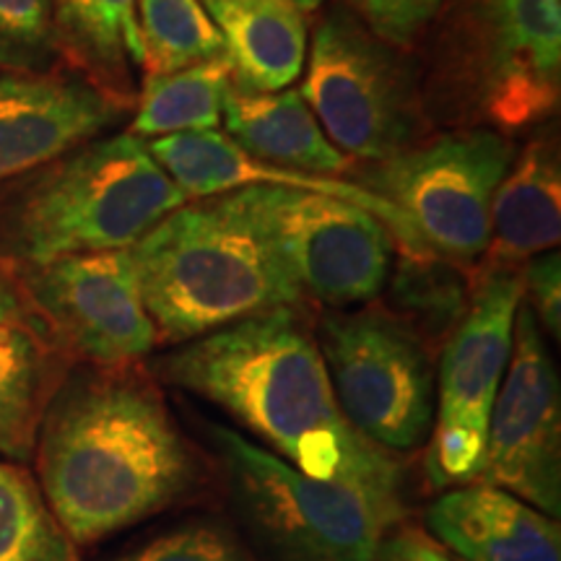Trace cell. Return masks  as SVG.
I'll return each instance as SVG.
<instances>
[{
    "label": "cell",
    "instance_id": "1",
    "mask_svg": "<svg viewBox=\"0 0 561 561\" xmlns=\"http://www.w3.org/2000/svg\"><path fill=\"white\" fill-rule=\"evenodd\" d=\"M37 483L73 543H96L170 510L198 483L149 367L73 364L42 416Z\"/></svg>",
    "mask_w": 561,
    "mask_h": 561
},
{
    "label": "cell",
    "instance_id": "2",
    "mask_svg": "<svg viewBox=\"0 0 561 561\" xmlns=\"http://www.w3.org/2000/svg\"><path fill=\"white\" fill-rule=\"evenodd\" d=\"M149 371L227 411L257 445L310 479H401L398 462L343 419L305 307L180 343L153 356Z\"/></svg>",
    "mask_w": 561,
    "mask_h": 561
},
{
    "label": "cell",
    "instance_id": "3",
    "mask_svg": "<svg viewBox=\"0 0 561 561\" xmlns=\"http://www.w3.org/2000/svg\"><path fill=\"white\" fill-rule=\"evenodd\" d=\"M187 201L144 138L107 133L0 185V261L133 248Z\"/></svg>",
    "mask_w": 561,
    "mask_h": 561
},
{
    "label": "cell",
    "instance_id": "4",
    "mask_svg": "<svg viewBox=\"0 0 561 561\" xmlns=\"http://www.w3.org/2000/svg\"><path fill=\"white\" fill-rule=\"evenodd\" d=\"M430 117L515 136L549 123L561 94V0H442Z\"/></svg>",
    "mask_w": 561,
    "mask_h": 561
},
{
    "label": "cell",
    "instance_id": "5",
    "mask_svg": "<svg viewBox=\"0 0 561 561\" xmlns=\"http://www.w3.org/2000/svg\"><path fill=\"white\" fill-rule=\"evenodd\" d=\"M159 343H180L284 307H310L261 237L224 201H187L130 248Z\"/></svg>",
    "mask_w": 561,
    "mask_h": 561
},
{
    "label": "cell",
    "instance_id": "6",
    "mask_svg": "<svg viewBox=\"0 0 561 561\" xmlns=\"http://www.w3.org/2000/svg\"><path fill=\"white\" fill-rule=\"evenodd\" d=\"M244 528L268 561H380L403 517L401 479H310L224 424H206Z\"/></svg>",
    "mask_w": 561,
    "mask_h": 561
},
{
    "label": "cell",
    "instance_id": "7",
    "mask_svg": "<svg viewBox=\"0 0 561 561\" xmlns=\"http://www.w3.org/2000/svg\"><path fill=\"white\" fill-rule=\"evenodd\" d=\"M305 66L301 96L346 157L375 164L430 136L421 66L346 3L322 13Z\"/></svg>",
    "mask_w": 561,
    "mask_h": 561
},
{
    "label": "cell",
    "instance_id": "8",
    "mask_svg": "<svg viewBox=\"0 0 561 561\" xmlns=\"http://www.w3.org/2000/svg\"><path fill=\"white\" fill-rule=\"evenodd\" d=\"M224 201L261 237L307 305L354 310L388 289L396 237L371 210L273 185L237 187Z\"/></svg>",
    "mask_w": 561,
    "mask_h": 561
},
{
    "label": "cell",
    "instance_id": "9",
    "mask_svg": "<svg viewBox=\"0 0 561 561\" xmlns=\"http://www.w3.org/2000/svg\"><path fill=\"white\" fill-rule=\"evenodd\" d=\"M515 153L500 130L458 128L375 161L354 182L401 210L426 252L473 271L489 250L491 198Z\"/></svg>",
    "mask_w": 561,
    "mask_h": 561
},
{
    "label": "cell",
    "instance_id": "10",
    "mask_svg": "<svg viewBox=\"0 0 561 561\" xmlns=\"http://www.w3.org/2000/svg\"><path fill=\"white\" fill-rule=\"evenodd\" d=\"M314 335L351 430L385 453L426 445L437 369L419 335L371 305L322 314Z\"/></svg>",
    "mask_w": 561,
    "mask_h": 561
},
{
    "label": "cell",
    "instance_id": "11",
    "mask_svg": "<svg viewBox=\"0 0 561 561\" xmlns=\"http://www.w3.org/2000/svg\"><path fill=\"white\" fill-rule=\"evenodd\" d=\"M520 301V268L476 265L466 314L447 335L434 377V424L426 439V471L434 486H460L479 473Z\"/></svg>",
    "mask_w": 561,
    "mask_h": 561
},
{
    "label": "cell",
    "instance_id": "12",
    "mask_svg": "<svg viewBox=\"0 0 561 561\" xmlns=\"http://www.w3.org/2000/svg\"><path fill=\"white\" fill-rule=\"evenodd\" d=\"M13 271L73 364L125 367L159 346L130 248Z\"/></svg>",
    "mask_w": 561,
    "mask_h": 561
},
{
    "label": "cell",
    "instance_id": "13",
    "mask_svg": "<svg viewBox=\"0 0 561 561\" xmlns=\"http://www.w3.org/2000/svg\"><path fill=\"white\" fill-rule=\"evenodd\" d=\"M473 481L561 515V385L536 314L520 301L512 356L491 405L486 445Z\"/></svg>",
    "mask_w": 561,
    "mask_h": 561
},
{
    "label": "cell",
    "instance_id": "14",
    "mask_svg": "<svg viewBox=\"0 0 561 561\" xmlns=\"http://www.w3.org/2000/svg\"><path fill=\"white\" fill-rule=\"evenodd\" d=\"M125 104L81 76H0V185L60 153L107 136L125 121Z\"/></svg>",
    "mask_w": 561,
    "mask_h": 561
},
{
    "label": "cell",
    "instance_id": "15",
    "mask_svg": "<svg viewBox=\"0 0 561 561\" xmlns=\"http://www.w3.org/2000/svg\"><path fill=\"white\" fill-rule=\"evenodd\" d=\"M151 157L159 167L174 180V185L191 201L216 198L237 187L248 185H273L294 187V191H312L322 195H333L354 206L367 208L380 216L390 234L396 237V248L403 252H426L413 234L411 224L396 206L382 201L359 182L341 178H318V174L294 172L286 167L265 164V161L244 153L240 146L221 130H193L174 133V136L151 138Z\"/></svg>",
    "mask_w": 561,
    "mask_h": 561
},
{
    "label": "cell",
    "instance_id": "16",
    "mask_svg": "<svg viewBox=\"0 0 561 561\" xmlns=\"http://www.w3.org/2000/svg\"><path fill=\"white\" fill-rule=\"evenodd\" d=\"M73 359L13 271L0 261V458L32 460L47 405Z\"/></svg>",
    "mask_w": 561,
    "mask_h": 561
},
{
    "label": "cell",
    "instance_id": "17",
    "mask_svg": "<svg viewBox=\"0 0 561 561\" xmlns=\"http://www.w3.org/2000/svg\"><path fill=\"white\" fill-rule=\"evenodd\" d=\"M424 525L462 561H561L557 517L483 481L445 491L430 504Z\"/></svg>",
    "mask_w": 561,
    "mask_h": 561
},
{
    "label": "cell",
    "instance_id": "18",
    "mask_svg": "<svg viewBox=\"0 0 561 561\" xmlns=\"http://www.w3.org/2000/svg\"><path fill=\"white\" fill-rule=\"evenodd\" d=\"M561 237V159L557 136L541 133L517 149L491 198V237L483 265L520 268L557 250Z\"/></svg>",
    "mask_w": 561,
    "mask_h": 561
},
{
    "label": "cell",
    "instance_id": "19",
    "mask_svg": "<svg viewBox=\"0 0 561 561\" xmlns=\"http://www.w3.org/2000/svg\"><path fill=\"white\" fill-rule=\"evenodd\" d=\"M221 123L244 153L265 164L318 178H339L348 170V157L331 144L299 89L250 91L229 83Z\"/></svg>",
    "mask_w": 561,
    "mask_h": 561
},
{
    "label": "cell",
    "instance_id": "20",
    "mask_svg": "<svg viewBox=\"0 0 561 561\" xmlns=\"http://www.w3.org/2000/svg\"><path fill=\"white\" fill-rule=\"evenodd\" d=\"M224 37L231 83L280 91L307 62V21L286 0H203Z\"/></svg>",
    "mask_w": 561,
    "mask_h": 561
},
{
    "label": "cell",
    "instance_id": "21",
    "mask_svg": "<svg viewBox=\"0 0 561 561\" xmlns=\"http://www.w3.org/2000/svg\"><path fill=\"white\" fill-rule=\"evenodd\" d=\"M53 21L60 53L83 79L125 104L136 102L146 62L138 0H53Z\"/></svg>",
    "mask_w": 561,
    "mask_h": 561
},
{
    "label": "cell",
    "instance_id": "22",
    "mask_svg": "<svg viewBox=\"0 0 561 561\" xmlns=\"http://www.w3.org/2000/svg\"><path fill=\"white\" fill-rule=\"evenodd\" d=\"M231 83L227 55L185 70L140 81L138 110L130 133L138 138H164L174 133L219 130L221 104Z\"/></svg>",
    "mask_w": 561,
    "mask_h": 561
},
{
    "label": "cell",
    "instance_id": "23",
    "mask_svg": "<svg viewBox=\"0 0 561 561\" xmlns=\"http://www.w3.org/2000/svg\"><path fill=\"white\" fill-rule=\"evenodd\" d=\"M390 314L430 346L455 331L468 299L471 273L432 252H403L390 271Z\"/></svg>",
    "mask_w": 561,
    "mask_h": 561
},
{
    "label": "cell",
    "instance_id": "24",
    "mask_svg": "<svg viewBox=\"0 0 561 561\" xmlns=\"http://www.w3.org/2000/svg\"><path fill=\"white\" fill-rule=\"evenodd\" d=\"M144 79L221 58L224 37L201 0H138Z\"/></svg>",
    "mask_w": 561,
    "mask_h": 561
},
{
    "label": "cell",
    "instance_id": "25",
    "mask_svg": "<svg viewBox=\"0 0 561 561\" xmlns=\"http://www.w3.org/2000/svg\"><path fill=\"white\" fill-rule=\"evenodd\" d=\"M0 561H81L37 479L5 458H0Z\"/></svg>",
    "mask_w": 561,
    "mask_h": 561
},
{
    "label": "cell",
    "instance_id": "26",
    "mask_svg": "<svg viewBox=\"0 0 561 561\" xmlns=\"http://www.w3.org/2000/svg\"><path fill=\"white\" fill-rule=\"evenodd\" d=\"M58 55L53 0H0L3 73H50Z\"/></svg>",
    "mask_w": 561,
    "mask_h": 561
},
{
    "label": "cell",
    "instance_id": "27",
    "mask_svg": "<svg viewBox=\"0 0 561 561\" xmlns=\"http://www.w3.org/2000/svg\"><path fill=\"white\" fill-rule=\"evenodd\" d=\"M112 561H261V557L224 525L191 523Z\"/></svg>",
    "mask_w": 561,
    "mask_h": 561
},
{
    "label": "cell",
    "instance_id": "28",
    "mask_svg": "<svg viewBox=\"0 0 561 561\" xmlns=\"http://www.w3.org/2000/svg\"><path fill=\"white\" fill-rule=\"evenodd\" d=\"M346 5L371 32L409 50L434 24L442 0H346Z\"/></svg>",
    "mask_w": 561,
    "mask_h": 561
},
{
    "label": "cell",
    "instance_id": "29",
    "mask_svg": "<svg viewBox=\"0 0 561 561\" xmlns=\"http://www.w3.org/2000/svg\"><path fill=\"white\" fill-rule=\"evenodd\" d=\"M523 301L536 314L543 335L561 339V257L559 250L541 252L520 265Z\"/></svg>",
    "mask_w": 561,
    "mask_h": 561
},
{
    "label": "cell",
    "instance_id": "30",
    "mask_svg": "<svg viewBox=\"0 0 561 561\" xmlns=\"http://www.w3.org/2000/svg\"><path fill=\"white\" fill-rule=\"evenodd\" d=\"M380 561H453L447 551L416 528L398 523L380 546Z\"/></svg>",
    "mask_w": 561,
    "mask_h": 561
},
{
    "label": "cell",
    "instance_id": "31",
    "mask_svg": "<svg viewBox=\"0 0 561 561\" xmlns=\"http://www.w3.org/2000/svg\"><path fill=\"white\" fill-rule=\"evenodd\" d=\"M294 11H299L301 16H310V13H318L328 0H286Z\"/></svg>",
    "mask_w": 561,
    "mask_h": 561
}]
</instances>
